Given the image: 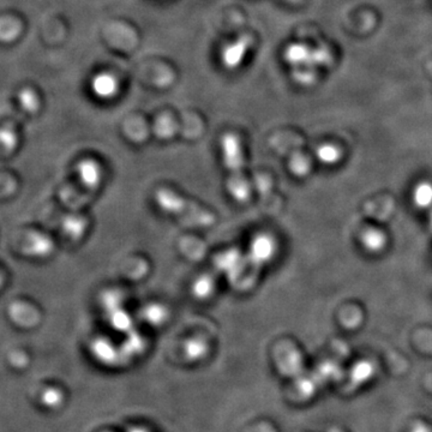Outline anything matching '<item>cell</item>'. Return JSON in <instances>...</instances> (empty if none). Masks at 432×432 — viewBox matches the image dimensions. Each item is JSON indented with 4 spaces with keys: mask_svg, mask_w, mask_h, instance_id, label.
I'll return each mask as SVG.
<instances>
[{
    "mask_svg": "<svg viewBox=\"0 0 432 432\" xmlns=\"http://www.w3.org/2000/svg\"><path fill=\"white\" fill-rule=\"evenodd\" d=\"M414 199L419 207H429L432 203V186L429 184H422L414 193Z\"/></svg>",
    "mask_w": 432,
    "mask_h": 432,
    "instance_id": "obj_9",
    "label": "cell"
},
{
    "mask_svg": "<svg viewBox=\"0 0 432 432\" xmlns=\"http://www.w3.org/2000/svg\"><path fill=\"white\" fill-rule=\"evenodd\" d=\"M275 254V241L268 235H259L252 240L249 252L240 263L239 268L230 279L235 290L246 292L251 290L264 266Z\"/></svg>",
    "mask_w": 432,
    "mask_h": 432,
    "instance_id": "obj_1",
    "label": "cell"
},
{
    "mask_svg": "<svg viewBox=\"0 0 432 432\" xmlns=\"http://www.w3.org/2000/svg\"><path fill=\"white\" fill-rule=\"evenodd\" d=\"M3 283H4V277H3V272H0V290L3 287Z\"/></svg>",
    "mask_w": 432,
    "mask_h": 432,
    "instance_id": "obj_13",
    "label": "cell"
},
{
    "mask_svg": "<svg viewBox=\"0 0 432 432\" xmlns=\"http://www.w3.org/2000/svg\"><path fill=\"white\" fill-rule=\"evenodd\" d=\"M132 432H146V431H142V430H135V431H132Z\"/></svg>",
    "mask_w": 432,
    "mask_h": 432,
    "instance_id": "obj_15",
    "label": "cell"
},
{
    "mask_svg": "<svg viewBox=\"0 0 432 432\" xmlns=\"http://www.w3.org/2000/svg\"><path fill=\"white\" fill-rule=\"evenodd\" d=\"M318 158L323 162H328L332 164L335 160H338V151L332 146L322 147L320 151H318Z\"/></svg>",
    "mask_w": 432,
    "mask_h": 432,
    "instance_id": "obj_11",
    "label": "cell"
},
{
    "mask_svg": "<svg viewBox=\"0 0 432 432\" xmlns=\"http://www.w3.org/2000/svg\"><path fill=\"white\" fill-rule=\"evenodd\" d=\"M214 282H215V279H212V275L199 277V280L196 281L193 287L195 296H198L199 299L207 298L214 290Z\"/></svg>",
    "mask_w": 432,
    "mask_h": 432,
    "instance_id": "obj_8",
    "label": "cell"
},
{
    "mask_svg": "<svg viewBox=\"0 0 432 432\" xmlns=\"http://www.w3.org/2000/svg\"><path fill=\"white\" fill-rule=\"evenodd\" d=\"M41 400H43V402L45 406H48V407H56V406L61 404V393L59 390L50 388V389H46L43 391Z\"/></svg>",
    "mask_w": 432,
    "mask_h": 432,
    "instance_id": "obj_10",
    "label": "cell"
},
{
    "mask_svg": "<svg viewBox=\"0 0 432 432\" xmlns=\"http://www.w3.org/2000/svg\"><path fill=\"white\" fill-rule=\"evenodd\" d=\"M364 243L369 249L377 250L383 245V239H382V235L378 232H369L364 238Z\"/></svg>",
    "mask_w": 432,
    "mask_h": 432,
    "instance_id": "obj_12",
    "label": "cell"
},
{
    "mask_svg": "<svg viewBox=\"0 0 432 432\" xmlns=\"http://www.w3.org/2000/svg\"><path fill=\"white\" fill-rule=\"evenodd\" d=\"M330 432H341V431H340V430H335V429H333V430H330Z\"/></svg>",
    "mask_w": 432,
    "mask_h": 432,
    "instance_id": "obj_14",
    "label": "cell"
},
{
    "mask_svg": "<svg viewBox=\"0 0 432 432\" xmlns=\"http://www.w3.org/2000/svg\"><path fill=\"white\" fill-rule=\"evenodd\" d=\"M78 179L82 185L87 188V193H93L98 190L101 182V169L99 164L94 160H85L80 162L78 167Z\"/></svg>",
    "mask_w": 432,
    "mask_h": 432,
    "instance_id": "obj_4",
    "label": "cell"
},
{
    "mask_svg": "<svg viewBox=\"0 0 432 432\" xmlns=\"http://www.w3.org/2000/svg\"><path fill=\"white\" fill-rule=\"evenodd\" d=\"M117 80L113 78V76L99 75L93 80V90L95 94L100 98H112V95L117 93Z\"/></svg>",
    "mask_w": 432,
    "mask_h": 432,
    "instance_id": "obj_6",
    "label": "cell"
},
{
    "mask_svg": "<svg viewBox=\"0 0 432 432\" xmlns=\"http://www.w3.org/2000/svg\"><path fill=\"white\" fill-rule=\"evenodd\" d=\"M222 156L228 171L227 188L230 196L238 202H246L250 198V183L244 174V153L238 136L227 133L222 138Z\"/></svg>",
    "mask_w": 432,
    "mask_h": 432,
    "instance_id": "obj_2",
    "label": "cell"
},
{
    "mask_svg": "<svg viewBox=\"0 0 432 432\" xmlns=\"http://www.w3.org/2000/svg\"><path fill=\"white\" fill-rule=\"evenodd\" d=\"M54 248L52 239L47 235L33 232L24 241V251L33 257H46L51 255Z\"/></svg>",
    "mask_w": 432,
    "mask_h": 432,
    "instance_id": "obj_5",
    "label": "cell"
},
{
    "mask_svg": "<svg viewBox=\"0 0 432 432\" xmlns=\"http://www.w3.org/2000/svg\"><path fill=\"white\" fill-rule=\"evenodd\" d=\"M246 47H248V45L243 40L232 45L230 47H227L225 53H224V61H225L226 65L232 66V67L238 65L240 61H243V56L246 52Z\"/></svg>",
    "mask_w": 432,
    "mask_h": 432,
    "instance_id": "obj_7",
    "label": "cell"
},
{
    "mask_svg": "<svg viewBox=\"0 0 432 432\" xmlns=\"http://www.w3.org/2000/svg\"><path fill=\"white\" fill-rule=\"evenodd\" d=\"M158 206L166 214L175 216L177 219L195 227H210L215 222V216L212 213L179 196L169 188H159L155 193Z\"/></svg>",
    "mask_w": 432,
    "mask_h": 432,
    "instance_id": "obj_3",
    "label": "cell"
}]
</instances>
